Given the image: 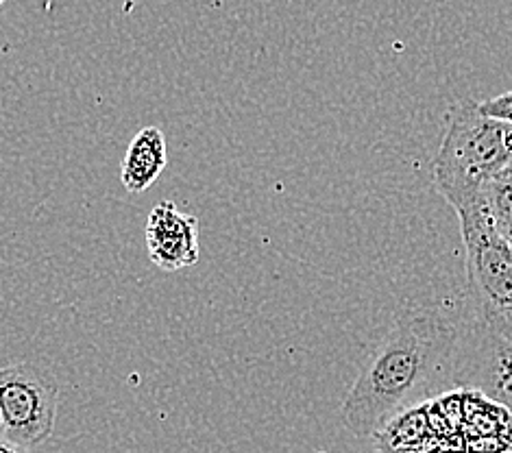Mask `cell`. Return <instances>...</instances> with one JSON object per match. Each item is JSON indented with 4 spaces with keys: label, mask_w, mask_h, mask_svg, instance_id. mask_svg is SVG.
Listing matches in <instances>:
<instances>
[{
    "label": "cell",
    "mask_w": 512,
    "mask_h": 453,
    "mask_svg": "<svg viewBox=\"0 0 512 453\" xmlns=\"http://www.w3.org/2000/svg\"><path fill=\"white\" fill-rule=\"evenodd\" d=\"M462 318L423 305L401 312L364 362L340 419L356 438H373L397 414L454 390Z\"/></svg>",
    "instance_id": "6da1fadb"
},
{
    "label": "cell",
    "mask_w": 512,
    "mask_h": 453,
    "mask_svg": "<svg viewBox=\"0 0 512 453\" xmlns=\"http://www.w3.org/2000/svg\"><path fill=\"white\" fill-rule=\"evenodd\" d=\"M0 453H29V449L18 443H11L7 438H0Z\"/></svg>",
    "instance_id": "9c48e42d"
},
{
    "label": "cell",
    "mask_w": 512,
    "mask_h": 453,
    "mask_svg": "<svg viewBox=\"0 0 512 453\" xmlns=\"http://www.w3.org/2000/svg\"><path fill=\"white\" fill-rule=\"evenodd\" d=\"M484 199L486 205H489L497 231L512 247V164L486 183Z\"/></svg>",
    "instance_id": "ba28073f"
},
{
    "label": "cell",
    "mask_w": 512,
    "mask_h": 453,
    "mask_svg": "<svg viewBox=\"0 0 512 453\" xmlns=\"http://www.w3.org/2000/svg\"><path fill=\"white\" fill-rule=\"evenodd\" d=\"M454 390H469L512 416V329L462 318L454 362Z\"/></svg>",
    "instance_id": "5b68a950"
},
{
    "label": "cell",
    "mask_w": 512,
    "mask_h": 453,
    "mask_svg": "<svg viewBox=\"0 0 512 453\" xmlns=\"http://www.w3.org/2000/svg\"><path fill=\"white\" fill-rule=\"evenodd\" d=\"M499 99H502V101H504V103H508V105H512V92L502 94V96H499Z\"/></svg>",
    "instance_id": "30bf717a"
},
{
    "label": "cell",
    "mask_w": 512,
    "mask_h": 453,
    "mask_svg": "<svg viewBox=\"0 0 512 453\" xmlns=\"http://www.w3.org/2000/svg\"><path fill=\"white\" fill-rule=\"evenodd\" d=\"M508 453H512V451H508Z\"/></svg>",
    "instance_id": "4fadbf2b"
},
{
    "label": "cell",
    "mask_w": 512,
    "mask_h": 453,
    "mask_svg": "<svg viewBox=\"0 0 512 453\" xmlns=\"http://www.w3.org/2000/svg\"><path fill=\"white\" fill-rule=\"evenodd\" d=\"M166 164L168 151L164 131L157 127H144L129 142L123 164H120V181L131 194L146 192L162 177Z\"/></svg>",
    "instance_id": "52a82bcc"
},
{
    "label": "cell",
    "mask_w": 512,
    "mask_h": 453,
    "mask_svg": "<svg viewBox=\"0 0 512 453\" xmlns=\"http://www.w3.org/2000/svg\"><path fill=\"white\" fill-rule=\"evenodd\" d=\"M0 438H5V425H3V414H0Z\"/></svg>",
    "instance_id": "8fae6325"
},
{
    "label": "cell",
    "mask_w": 512,
    "mask_h": 453,
    "mask_svg": "<svg viewBox=\"0 0 512 453\" xmlns=\"http://www.w3.org/2000/svg\"><path fill=\"white\" fill-rule=\"evenodd\" d=\"M5 3H7V0H0V7H3V5H5Z\"/></svg>",
    "instance_id": "7c38bea8"
},
{
    "label": "cell",
    "mask_w": 512,
    "mask_h": 453,
    "mask_svg": "<svg viewBox=\"0 0 512 453\" xmlns=\"http://www.w3.org/2000/svg\"><path fill=\"white\" fill-rule=\"evenodd\" d=\"M59 386L55 377L33 364L0 369V414L5 438L22 447H38L53 436Z\"/></svg>",
    "instance_id": "277c9868"
},
{
    "label": "cell",
    "mask_w": 512,
    "mask_h": 453,
    "mask_svg": "<svg viewBox=\"0 0 512 453\" xmlns=\"http://www.w3.org/2000/svg\"><path fill=\"white\" fill-rule=\"evenodd\" d=\"M456 214L465 242L471 318L495 329H512V247L497 231L484 194Z\"/></svg>",
    "instance_id": "3957f363"
},
{
    "label": "cell",
    "mask_w": 512,
    "mask_h": 453,
    "mask_svg": "<svg viewBox=\"0 0 512 453\" xmlns=\"http://www.w3.org/2000/svg\"><path fill=\"white\" fill-rule=\"evenodd\" d=\"M146 249L151 262L175 273L199 262V218L181 212L173 201L157 203L146 220Z\"/></svg>",
    "instance_id": "8992f818"
},
{
    "label": "cell",
    "mask_w": 512,
    "mask_h": 453,
    "mask_svg": "<svg viewBox=\"0 0 512 453\" xmlns=\"http://www.w3.org/2000/svg\"><path fill=\"white\" fill-rule=\"evenodd\" d=\"M512 164V125L480 112L475 101H460L434 159V183L441 197L460 210L484 194L486 183Z\"/></svg>",
    "instance_id": "7a4b0ae2"
}]
</instances>
